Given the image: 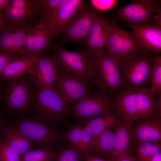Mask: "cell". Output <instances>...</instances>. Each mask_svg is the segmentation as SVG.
Instances as JSON below:
<instances>
[{"mask_svg": "<svg viewBox=\"0 0 161 161\" xmlns=\"http://www.w3.org/2000/svg\"><path fill=\"white\" fill-rule=\"evenodd\" d=\"M155 97L149 88L126 90L114 97L112 110L122 122L133 126L136 122L159 117Z\"/></svg>", "mask_w": 161, "mask_h": 161, "instance_id": "1", "label": "cell"}, {"mask_svg": "<svg viewBox=\"0 0 161 161\" xmlns=\"http://www.w3.org/2000/svg\"><path fill=\"white\" fill-rule=\"evenodd\" d=\"M157 54L145 49L118 61L126 90L150 88L151 75Z\"/></svg>", "mask_w": 161, "mask_h": 161, "instance_id": "2", "label": "cell"}, {"mask_svg": "<svg viewBox=\"0 0 161 161\" xmlns=\"http://www.w3.org/2000/svg\"><path fill=\"white\" fill-rule=\"evenodd\" d=\"M5 30L25 32L41 17L39 0H10L1 11Z\"/></svg>", "mask_w": 161, "mask_h": 161, "instance_id": "3", "label": "cell"}, {"mask_svg": "<svg viewBox=\"0 0 161 161\" xmlns=\"http://www.w3.org/2000/svg\"><path fill=\"white\" fill-rule=\"evenodd\" d=\"M114 15L113 21L126 22L127 26L161 24V1L133 0L115 10Z\"/></svg>", "mask_w": 161, "mask_h": 161, "instance_id": "4", "label": "cell"}, {"mask_svg": "<svg viewBox=\"0 0 161 161\" xmlns=\"http://www.w3.org/2000/svg\"><path fill=\"white\" fill-rule=\"evenodd\" d=\"M105 48V53L117 61L127 59L145 49L133 32L125 30L117 22L109 20L106 29Z\"/></svg>", "mask_w": 161, "mask_h": 161, "instance_id": "5", "label": "cell"}, {"mask_svg": "<svg viewBox=\"0 0 161 161\" xmlns=\"http://www.w3.org/2000/svg\"><path fill=\"white\" fill-rule=\"evenodd\" d=\"M93 88L113 96L126 90L118 61L106 53L95 58Z\"/></svg>", "mask_w": 161, "mask_h": 161, "instance_id": "6", "label": "cell"}, {"mask_svg": "<svg viewBox=\"0 0 161 161\" xmlns=\"http://www.w3.org/2000/svg\"><path fill=\"white\" fill-rule=\"evenodd\" d=\"M51 49V56L60 68L91 83L95 73L94 58L84 51L68 50L62 44H55Z\"/></svg>", "mask_w": 161, "mask_h": 161, "instance_id": "7", "label": "cell"}, {"mask_svg": "<svg viewBox=\"0 0 161 161\" xmlns=\"http://www.w3.org/2000/svg\"><path fill=\"white\" fill-rule=\"evenodd\" d=\"M34 99L40 118L49 123L61 120L70 114L71 105L53 88L37 89Z\"/></svg>", "mask_w": 161, "mask_h": 161, "instance_id": "8", "label": "cell"}, {"mask_svg": "<svg viewBox=\"0 0 161 161\" xmlns=\"http://www.w3.org/2000/svg\"><path fill=\"white\" fill-rule=\"evenodd\" d=\"M114 97L101 90L94 89L84 98L72 106L70 114L78 118L87 121L113 112Z\"/></svg>", "mask_w": 161, "mask_h": 161, "instance_id": "9", "label": "cell"}, {"mask_svg": "<svg viewBox=\"0 0 161 161\" xmlns=\"http://www.w3.org/2000/svg\"><path fill=\"white\" fill-rule=\"evenodd\" d=\"M100 14L86 5L72 17L62 34V43H85L91 29Z\"/></svg>", "mask_w": 161, "mask_h": 161, "instance_id": "10", "label": "cell"}, {"mask_svg": "<svg viewBox=\"0 0 161 161\" xmlns=\"http://www.w3.org/2000/svg\"><path fill=\"white\" fill-rule=\"evenodd\" d=\"M4 99L8 111L21 112L28 109L32 104L33 83L29 76L15 81L7 82Z\"/></svg>", "mask_w": 161, "mask_h": 161, "instance_id": "11", "label": "cell"}, {"mask_svg": "<svg viewBox=\"0 0 161 161\" xmlns=\"http://www.w3.org/2000/svg\"><path fill=\"white\" fill-rule=\"evenodd\" d=\"M53 88L64 96L72 106L95 89L89 81L70 74L59 67Z\"/></svg>", "mask_w": 161, "mask_h": 161, "instance_id": "12", "label": "cell"}, {"mask_svg": "<svg viewBox=\"0 0 161 161\" xmlns=\"http://www.w3.org/2000/svg\"><path fill=\"white\" fill-rule=\"evenodd\" d=\"M50 123L41 118L26 119L18 121L14 127L32 142L47 145L54 142L57 137Z\"/></svg>", "mask_w": 161, "mask_h": 161, "instance_id": "13", "label": "cell"}, {"mask_svg": "<svg viewBox=\"0 0 161 161\" xmlns=\"http://www.w3.org/2000/svg\"><path fill=\"white\" fill-rule=\"evenodd\" d=\"M59 67L51 55H41L34 64L30 77L37 89L53 88L56 81Z\"/></svg>", "mask_w": 161, "mask_h": 161, "instance_id": "14", "label": "cell"}, {"mask_svg": "<svg viewBox=\"0 0 161 161\" xmlns=\"http://www.w3.org/2000/svg\"><path fill=\"white\" fill-rule=\"evenodd\" d=\"M82 0H64L56 12L50 17L44 19L54 39L62 33L74 15L85 6Z\"/></svg>", "mask_w": 161, "mask_h": 161, "instance_id": "15", "label": "cell"}, {"mask_svg": "<svg viewBox=\"0 0 161 161\" xmlns=\"http://www.w3.org/2000/svg\"><path fill=\"white\" fill-rule=\"evenodd\" d=\"M53 39L44 20L40 17L35 25L26 32L27 56L44 54L52 47Z\"/></svg>", "mask_w": 161, "mask_h": 161, "instance_id": "16", "label": "cell"}, {"mask_svg": "<svg viewBox=\"0 0 161 161\" xmlns=\"http://www.w3.org/2000/svg\"><path fill=\"white\" fill-rule=\"evenodd\" d=\"M109 20L100 15L93 24L85 42L84 51L95 58L105 52L106 32Z\"/></svg>", "mask_w": 161, "mask_h": 161, "instance_id": "17", "label": "cell"}, {"mask_svg": "<svg viewBox=\"0 0 161 161\" xmlns=\"http://www.w3.org/2000/svg\"><path fill=\"white\" fill-rule=\"evenodd\" d=\"M26 41V32L5 31L0 35V50L16 59L27 57Z\"/></svg>", "mask_w": 161, "mask_h": 161, "instance_id": "18", "label": "cell"}, {"mask_svg": "<svg viewBox=\"0 0 161 161\" xmlns=\"http://www.w3.org/2000/svg\"><path fill=\"white\" fill-rule=\"evenodd\" d=\"M128 26L133 30L143 48L160 55L161 52V24Z\"/></svg>", "mask_w": 161, "mask_h": 161, "instance_id": "19", "label": "cell"}, {"mask_svg": "<svg viewBox=\"0 0 161 161\" xmlns=\"http://www.w3.org/2000/svg\"><path fill=\"white\" fill-rule=\"evenodd\" d=\"M132 127L122 122L114 130V146L109 160L119 161L130 155L133 140Z\"/></svg>", "mask_w": 161, "mask_h": 161, "instance_id": "20", "label": "cell"}, {"mask_svg": "<svg viewBox=\"0 0 161 161\" xmlns=\"http://www.w3.org/2000/svg\"><path fill=\"white\" fill-rule=\"evenodd\" d=\"M64 138L70 147L79 152L85 160L92 155L95 138L83 127L70 128L65 133Z\"/></svg>", "mask_w": 161, "mask_h": 161, "instance_id": "21", "label": "cell"}, {"mask_svg": "<svg viewBox=\"0 0 161 161\" xmlns=\"http://www.w3.org/2000/svg\"><path fill=\"white\" fill-rule=\"evenodd\" d=\"M42 55L28 56L10 62L0 74L1 78L7 82L16 81L23 78L30 74L34 64Z\"/></svg>", "mask_w": 161, "mask_h": 161, "instance_id": "22", "label": "cell"}, {"mask_svg": "<svg viewBox=\"0 0 161 161\" xmlns=\"http://www.w3.org/2000/svg\"><path fill=\"white\" fill-rule=\"evenodd\" d=\"M132 128L134 139L139 142L158 143L161 140V119L157 117L147 118L137 122Z\"/></svg>", "mask_w": 161, "mask_h": 161, "instance_id": "23", "label": "cell"}, {"mask_svg": "<svg viewBox=\"0 0 161 161\" xmlns=\"http://www.w3.org/2000/svg\"><path fill=\"white\" fill-rule=\"evenodd\" d=\"M1 138L21 156L30 151L33 146V142L14 127H6Z\"/></svg>", "mask_w": 161, "mask_h": 161, "instance_id": "24", "label": "cell"}, {"mask_svg": "<svg viewBox=\"0 0 161 161\" xmlns=\"http://www.w3.org/2000/svg\"><path fill=\"white\" fill-rule=\"evenodd\" d=\"M87 121L88 123L83 128L95 138L107 129L116 127L122 122L114 112L99 116Z\"/></svg>", "mask_w": 161, "mask_h": 161, "instance_id": "25", "label": "cell"}, {"mask_svg": "<svg viewBox=\"0 0 161 161\" xmlns=\"http://www.w3.org/2000/svg\"><path fill=\"white\" fill-rule=\"evenodd\" d=\"M114 127L107 129L95 138L92 153L96 154L97 157L108 160L110 157L114 144Z\"/></svg>", "mask_w": 161, "mask_h": 161, "instance_id": "26", "label": "cell"}, {"mask_svg": "<svg viewBox=\"0 0 161 161\" xmlns=\"http://www.w3.org/2000/svg\"><path fill=\"white\" fill-rule=\"evenodd\" d=\"M135 152L137 161H150L161 154V145L156 142H139Z\"/></svg>", "mask_w": 161, "mask_h": 161, "instance_id": "27", "label": "cell"}, {"mask_svg": "<svg viewBox=\"0 0 161 161\" xmlns=\"http://www.w3.org/2000/svg\"><path fill=\"white\" fill-rule=\"evenodd\" d=\"M55 153L49 146L30 150L21 157V161H53Z\"/></svg>", "mask_w": 161, "mask_h": 161, "instance_id": "28", "label": "cell"}, {"mask_svg": "<svg viewBox=\"0 0 161 161\" xmlns=\"http://www.w3.org/2000/svg\"><path fill=\"white\" fill-rule=\"evenodd\" d=\"M150 92L156 97L161 95V56L157 55L151 75Z\"/></svg>", "mask_w": 161, "mask_h": 161, "instance_id": "29", "label": "cell"}, {"mask_svg": "<svg viewBox=\"0 0 161 161\" xmlns=\"http://www.w3.org/2000/svg\"><path fill=\"white\" fill-rule=\"evenodd\" d=\"M84 160L79 152L70 146L55 153L53 161H84Z\"/></svg>", "mask_w": 161, "mask_h": 161, "instance_id": "30", "label": "cell"}, {"mask_svg": "<svg viewBox=\"0 0 161 161\" xmlns=\"http://www.w3.org/2000/svg\"><path fill=\"white\" fill-rule=\"evenodd\" d=\"M41 17H50L57 10L64 0H39Z\"/></svg>", "mask_w": 161, "mask_h": 161, "instance_id": "31", "label": "cell"}, {"mask_svg": "<svg viewBox=\"0 0 161 161\" xmlns=\"http://www.w3.org/2000/svg\"><path fill=\"white\" fill-rule=\"evenodd\" d=\"M21 157L0 139V158L2 161H21Z\"/></svg>", "mask_w": 161, "mask_h": 161, "instance_id": "32", "label": "cell"}, {"mask_svg": "<svg viewBox=\"0 0 161 161\" xmlns=\"http://www.w3.org/2000/svg\"><path fill=\"white\" fill-rule=\"evenodd\" d=\"M90 1L95 10L99 12H105L112 10L118 3V1L117 0H91Z\"/></svg>", "mask_w": 161, "mask_h": 161, "instance_id": "33", "label": "cell"}, {"mask_svg": "<svg viewBox=\"0 0 161 161\" xmlns=\"http://www.w3.org/2000/svg\"><path fill=\"white\" fill-rule=\"evenodd\" d=\"M15 60L7 53L0 50V74L7 64Z\"/></svg>", "mask_w": 161, "mask_h": 161, "instance_id": "34", "label": "cell"}, {"mask_svg": "<svg viewBox=\"0 0 161 161\" xmlns=\"http://www.w3.org/2000/svg\"><path fill=\"white\" fill-rule=\"evenodd\" d=\"M155 100L156 105L157 111L158 116L161 117V95H159Z\"/></svg>", "mask_w": 161, "mask_h": 161, "instance_id": "35", "label": "cell"}, {"mask_svg": "<svg viewBox=\"0 0 161 161\" xmlns=\"http://www.w3.org/2000/svg\"><path fill=\"white\" fill-rule=\"evenodd\" d=\"M84 161H110L109 160L105 159L97 156H91L85 159Z\"/></svg>", "mask_w": 161, "mask_h": 161, "instance_id": "36", "label": "cell"}, {"mask_svg": "<svg viewBox=\"0 0 161 161\" xmlns=\"http://www.w3.org/2000/svg\"><path fill=\"white\" fill-rule=\"evenodd\" d=\"M5 31L1 12H0V35Z\"/></svg>", "mask_w": 161, "mask_h": 161, "instance_id": "37", "label": "cell"}, {"mask_svg": "<svg viewBox=\"0 0 161 161\" xmlns=\"http://www.w3.org/2000/svg\"><path fill=\"white\" fill-rule=\"evenodd\" d=\"M10 0H0V12L10 2Z\"/></svg>", "mask_w": 161, "mask_h": 161, "instance_id": "38", "label": "cell"}, {"mask_svg": "<svg viewBox=\"0 0 161 161\" xmlns=\"http://www.w3.org/2000/svg\"><path fill=\"white\" fill-rule=\"evenodd\" d=\"M119 161H137L133 156L130 155L128 157L122 159Z\"/></svg>", "mask_w": 161, "mask_h": 161, "instance_id": "39", "label": "cell"}, {"mask_svg": "<svg viewBox=\"0 0 161 161\" xmlns=\"http://www.w3.org/2000/svg\"><path fill=\"white\" fill-rule=\"evenodd\" d=\"M161 154L156 156L153 158L150 161H161Z\"/></svg>", "mask_w": 161, "mask_h": 161, "instance_id": "40", "label": "cell"}, {"mask_svg": "<svg viewBox=\"0 0 161 161\" xmlns=\"http://www.w3.org/2000/svg\"><path fill=\"white\" fill-rule=\"evenodd\" d=\"M1 124H2V120H1V117L0 116V131L1 127Z\"/></svg>", "mask_w": 161, "mask_h": 161, "instance_id": "41", "label": "cell"}, {"mask_svg": "<svg viewBox=\"0 0 161 161\" xmlns=\"http://www.w3.org/2000/svg\"><path fill=\"white\" fill-rule=\"evenodd\" d=\"M1 83H0V97L1 94Z\"/></svg>", "mask_w": 161, "mask_h": 161, "instance_id": "42", "label": "cell"}, {"mask_svg": "<svg viewBox=\"0 0 161 161\" xmlns=\"http://www.w3.org/2000/svg\"><path fill=\"white\" fill-rule=\"evenodd\" d=\"M0 161H2L1 159V158H0Z\"/></svg>", "mask_w": 161, "mask_h": 161, "instance_id": "43", "label": "cell"}]
</instances>
